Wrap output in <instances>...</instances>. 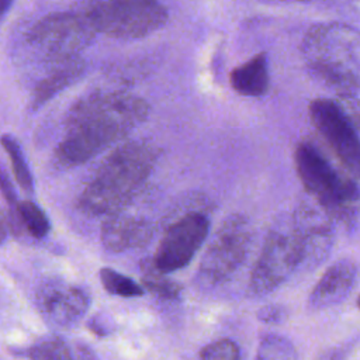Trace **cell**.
<instances>
[{
  "mask_svg": "<svg viewBox=\"0 0 360 360\" xmlns=\"http://www.w3.org/2000/svg\"><path fill=\"white\" fill-rule=\"evenodd\" d=\"M149 114L148 103L128 93H96L69 110L65 134L55 150L62 166H77L121 141Z\"/></svg>",
  "mask_w": 360,
  "mask_h": 360,
  "instance_id": "obj_1",
  "label": "cell"
},
{
  "mask_svg": "<svg viewBox=\"0 0 360 360\" xmlns=\"http://www.w3.org/2000/svg\"><path fill=\"white\" fill-rule=\"evenodd\" d=\"M156 150L131 141L115 148L97 167L79 195V208L89 215H111L127 204L153 170Z\"/></svg>",
  "mask_w": 360,
  "mask_h": 360,
  "instance_id": "obj_2",
  "label": "cell"
},
{
  "mask_svg": "<svg viewBox=\"0 0 360 360\" xmlns=\"http://www.w3.org/2000/svg\"><path fill=\"white\" fill-rule=\"evenodd\" d=\"M302 53L308 68L330 84L354 87L360 80V35L346 25L312 27L302 41Z\"/></svg>",
  "mask_w": 360,
  "mask_h": 360,
  "instance_id": "obj_3",
  "label": "cell"
},
{
  "mask_svg": "<svg viewBox=\"0 0 360 360\" xmlns=\"http://www.w3.org/2000/svg\"><path fill=\"white\" fill-rule=\"evenodd\" d=\"M294 162L304 188L321 204L328 217L349 221L360 205V187L342 177L329 160L309 142L295 148Z\"/></svg>",
  "mask_w": 360,
  "mask_h": 360,
  "instance_id": "obj_4",
  "label": "cell"
},
{
  "mask_svg": "<svg viewBox=\"0 0 360 360\" xmlns=\"http://www.w3.org/2000/svg\"><path fill=\"white\" fill-rule=\"evenodd\" d=\"M84 13L97 32L121 39L146 37L167 21V8L149 0L96 1Z\"/></svg>",
  "mask_w": 360,
  "mask_h": 360,
  "instance_id": "obj_5",
  "label": "cell"
},
{
  "mask_svg": "<svg viewBox=\"0 0 360 360\" xmlns=\"http://www.w3.org/2000/svg\"><path fill=\"white\" fill-rule=\"evenodd\" d=\"M305 259V246L294 225L291 229L270 231L250 273V294L259 297L271 292Z\"/></svg>",
  "mask_w": 360,
  "mask_h": 360,
  "instance_id": "obj_6",
  "label": "cell"
},
{
  "mask_svg": "<svg viewBox=\"0 0 360 360\" xmlns=\"http://www.w3.org/2000/svg\"><path fill=\"white\" fill-rule=\"evenodd\" d=\"M250 240V225L243 215L233 214L226 218L202 256L198 280L207 285H217L229 278L243 263Z\"/></svg>",
  "mask_w": 360,
  "mask_h": 360,
  "instance_id": "obj_7",
  "label": "cell"
},
{
  "mask_svg": "<svg viewBox=\"0 0 360 360\" xmlns=\"http://www.w3.org/2000/svg\"><path fill=\"white\" fill-rule=\"evenodd\" d=\"M96 32L84 10L59 11L39 18L28 31V41L48 56L69 60L93 41Z\"/></svg>",
  "mask_w": 360,
  "mask_h": 360,
  "instance_id": "obj_8",
  "label": "cell"
},
{
  "mask_svg": "<svg viewBox=\"0 0 360 360\" xmlns=\"http://www.w3.org/2000/svg\"><path fill=\"white\" fill-rule=\"evenodd\" d=\"M309 118L346 170L360 179V138L343 108L329 98H315L309 104Z\"/></svg>",
  "mask_w": 360,
  "mask_h": 360,
  "instance_id": "obj_9",
  "label": "cell"
},
{
  "mask_svg": "<svg viewBox=\"0 0 360 360\" xmlns=\"http://www.w3.org/2000/svg\"><path fill=\"white\" fill-rule=\"evenodd\" d=\"M208 232L210 219L205 214H186L166 229L152 264L165 274L186 267L202 246Z\"/></svg>",
  "mask_w": 360,
  "mask_h": 360,
  "instance_id": "obj_10",
  "label": "cell"
},
{
  "mask_svg": "<svg viewBox=\"0 0 360 360\" xmlns=\"http://www.w3.org/2000/svg\"><path fill=\"white\" fill-rule=\"evenodd\" d=\"M35 302L45 319L59 326H70L86 314L90 298L80 287L46 281L38 288Z\"/></svg>",
  "mask_w": 360,
  "mask_h": 360,
  "instance_id": "obj_11",
  "label": "cell"
},
{
  "mask_svg": "<svg viewBox=\"0 0 360 360\" xmlns=\"http://www.w3.org/2000/svg\"><path fill=\"white\" fill-rule=\"evenodd\" d=\"M153 238V226L146 219L125 214H111L101 228L104 248L114 253L139 249Z\"/></svg>",
  "mask_w": 360,
  "mask_h": 360,
  "instance_id": "obj_12",
  "label": "cell"
},
{
  "mask_svg": "<svg viewBox=\"0 0 360 360\" xmlns=\"http://www.w3.org/2000/svg\"><path fill=\"white\" fill-rule=\"evenodd\" d=\"M357 274V266L350 260L333 263L311 291L308 300L309 307L322 309L342 302L356 285Z\"/></svg>",
  "mask_w": 360,
  "mask_h": 360,
  "instance_id": "obj_13",
  "label": "cell"
},
{
  "mask_svg": "<svg viewBox=\"0 0 360 360\" xmlns=\"http://www.w3.org/2000/svg\"><path fill=\"white\" fill-rule=\"evenodd\" d=\"M232 89L246 97H260L269 89V68L266 53H257L229 73Z\"/></svg>",
  "mask_w": 360,
  "mask_h": 360,
  "instance_id": "obj_14",
  "label": "cell"
},
{
  "mask_svg": "<svg viewBox=\"0 0 360 360\" xmlns=\"http://www.w3.org/2000/svg\"><path fill=\"white\" fill-rule=\"evenodd\" d=\"M83 70L84 63L80 59L73 58L65 60L60 68L53 70L49 76H46L35 86L30 98V108L34 111L44 105L55 94L62 91L65 87L70 86L83 73Z\"/></svg>",
  "mask_w": 360,
  "mask_h": 360,
  "instance_id": "obj_15",
  "label": "cell"
},
{
  "mask_svg": "<svg viewBox=\"0 0 360 360\" xmlns=\"http://www.w3.org/2000/svg\"><path fill=\"white\" fill-rule=\"evenodd\" d=\"M3 215L6 217L10 232H17L18 225H21L34 239H42L51 231V222L46 214L38 204L30 200L20 201L8 219L4 212Z\"/></svg>",
  "mask_w": 360,
  "mask_h": 360,
  "instance_id": "obj_16",
  "label": "cell"
},
{
  "mask_svg": "<svg viewBox=\"0 0 360 360\" xmlns=\"http://www.w3.org/2000/svg\"><path fill=\"white\" fill-rule=\"evenodd\" d=\"M1 143H3L4 152L7 153V156L10 159L11 172H13V176H14L17 184L27 194H31L34 191V179H32L30 166L24 158L20 143L10 134H4L1 136Z\"/></svg>",
  "mask_w": 360,
  "mask_h": 360,
  "instance_id": "obj_17",
  "label": "cell"
},
{
  "mask_svg": "<svg viewBox=\"0 0 360 360\" xmlns=\"http://www.w3.org/2000/svg\"><path fill=\"white\" fill-rule=\"evenodd\" d=\"M142 287L155 297L166 301L177 300L181 294V285L155 269L152 263H148L146 267H143Z\"/></svg>",
  "mask_w": 360,
  "mask_h": 360,
  "instance_id": "obj_18",
  "label": "cell"
},
{
  "mask_svg": "<svg viewBox=\"0 0 360 360\" xmlns=\"http://www.w3.org/2000/svg\"><path fill=\"white\" fill-rule=\"evenodd\" d=\"M98 276H100L104 290L111 295L134 298V297H141L145 292V288L141 284H138L131 277L118 273L114 269L103 267L100 270Z\"/></svg>",
  "mask_w": 360,
  "mask_h": 360,
  "instance_id": "obj_19",
  "label": "cell"
},
{
  "mask_svg": "<svg viewBox=\"0 0 360 360\" xmlns=\"http://www.w3.org/2000/svg\"><path fill=\"white\" fill-rule=\"evenodd\" d=\"M297 353L292 343L278 335H267L262 339L256 360H295Z\"/></svg>",
  "mask_w": 360,
  "mask_h": 360,
  "instance_id": "obj_20",
  "label": "cell"
},
{
  "mask_svg": "<svg viewBox=\"0 0 360 360\" xmlns=\"http://www.w3.org/2000/svg\"><path fill=\"white\" fill-rule=\"evenodd\" d=\"M28 356L31 360H73L66 343L56 338H45L35 343L30 350Z\"/></svg>",
  "mask_w": 360,
  "mask_h": 360,
  "instance_id": "obj_21",
  "label": "cell"
},
{
  "mask_svg": "<svg viewBox=\"0 0 360 360\" xmlns=\"http://www.w3.org/2000/svg\"><path fill=\"white\" fill-rule=\"evenodd\" d=\"M200 360H239V347L231 339H219L201 350Z\"/></svg>",
  "mask_w": 360,
  "mask_h": 360,
  "instance_id": "obj_22",
  "label": "cell"
},
{
  "mask_svg": "<svg viewBox=\"0 0 360 360\" xmlns=\"http://www.w3.org/2000/svg\"><path fill=\"white\" fill-rule=\"evenodd\" d=\"M287 316V312L283 307L280 305H266L263 307L259 312H257V318L264 322V323H270V325H277L281 323Z\"/></svg>",
  "mask_w": 360,
  "mask_h": 360,
  "instance_id": "obj_23",
  "label": "cell"
},
{
  "mask_svg": "<svg viewBox=\"0 0 360 360\" xmlns=\"http://www.w3.org/2000/svg\"><path fill=\"white\" fill-rule=\"evenodd\" d=\"M76 350H77V360H96V356L91 352V349L86 346H77Z\"/></svg>",
  "mask_w": 360,
  "mask_h": 360,
  "instance_id": "obj_24",
  "label": "cell"
},
{
  "mask_svg": "<svg viewBox=\"0 0 360 360\" xmlns=\"http://www.w3.org/2000/svg\"><path fill=\"white\" fill-rule=\"evenodd\" d=\"M357 305H359V308H360V297H359V300H357Z\"/></svg>",
  "mask_w": 360,
  "mask_h": 360,
  "instance_id": "obj_25",
  "label": "cell"
}]
</instances>
